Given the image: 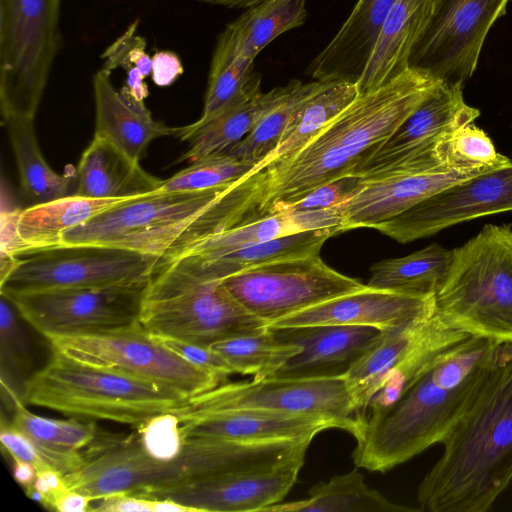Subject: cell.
<instances>
[{
	"label": "cell",
	"mask_w": 512,
	"mask_h": 512,
	"mask_svg": "<svg viewBox=\"0 0 512 512\" xmlns=\"http://www.w3.org/2000/svg\"><path fill=\"white\" fill-rule=\"evenodd\" d=\"M499 344L469 336L433 360L394 402L369 409L355 438L356 468L384 473L442 443L474 395Z\"/></svg>",
	"instance_id": "cell-3"
},
{
	"label": "cell",
	"mask_w": 512,
	"mask_h": 512,
	"mask_svg": "<svg viewBox=\"0 0 512 512\" xmlns=\"http://www.w3.org/2000/svg\"><path fill=\"white\" fill-rule=\"evenodd\" d=\"M19 313L12 302L1 295L0 301V346L1 366L25 375L31 367V351L28 338L18 320Z\"/></svg>",
	"instance_id": "cell-43"
},
{
	"label": "cell",
	"mask_w": 512,
	"mask_h": 512,
	"mask_svg": "<svg viewBox=\"0 0 512 512\" xmlns=\"http://www.w3.org/2000/svg\"><path fill=\"white\" fill-rule=\"evenodd\" d=\"M420 509L396 504L370 488L362 473L335 475L313 486L305 499L277 503L263 512H411Z\"/></svg>",
	"instance_id": "cell-33"
},
{
	"label": "cell",
	"mask_w": 512,
	"mask_h": 512,
	"mask_svg": "<svg viewBox=\"0 0 512 512\" xmlns=\"http://www.w3.org/2000/svg\"><path fill=\"white\" fill-rule=\"evenodd\" d=\"M395 0H358L340 29L311 60L307 74L318 81L356 83Z\"/></svg>",
	"instance_id": "cell-24"
},
{
	"label": "cell",
	"mask_w": 512,
	"mask_h": 512,
	"mask_svg": "<svg viewBox=\"0 0 512 512\" xmlns=\"http://www.w3.org/2000/svg\"><path fill=\"white\" fill-rule=\"evenodd\" d=\"M341 221L338 206L323 210L273 213L217 232L165 265L208 262L240 248L300 231L329 227L341 229Z\"/></svg>",
	"instance_id": "cell-27"
},
{
	"label": "cell",
	"mask_w": 512,
	"mask_h": 512,
	"mask_svg": "<svg viewBox=\"0 0 512 512\" xmlns=\"http://www.w3.org/2000/svg\"><path fill=\"white\" fill-rule=\"evenodd\" d=\"M435 296L375 289L340 295L277 320L267 327L359 325L389 330L430 317Z\"/></svg>",
	"instance_id": "cell-21"
},
{
	"label": "cell",
	"mask_w": 512,
	"mask_h": 512,
	"mask_svg": "<svg viewBox=\"0 0 512 512\" xmlns=\"http://www.w3.org/2000/svg\"><path fill=\"white\" fill-rule=\"evenodd\" d=\"M95 102L94 136L105 140L134 164L156 139L174 136L176 127L155 120L144 101L118 91L110 74L98 70L93 76Z\"/></svg>",
	"instance_id": "cell-23"
},
{
	"label": "cell",
	"mask_w": 512,
	"mask_h": 512,
	"mask_svg": "<svg viewBox=\"0 0 512 512\" xmlns=\"http://www.w3.org/2000/svg\"><path fill=\"white\" fill-rule=\"evenodd\" d=\"M60 0H0L2 119H35L60 46Z\"/></svg>",
	"instance_id": "cell-7"
},
{
	"label": "cell",
	"mask_w": 512,
	"mask_h": 512,
	"mask_svg": "<svg viewBox=\"0 0 512 512\" xmlns=\"http://www.w3.org/2000/svg\"><path fill=\"white\" fill-rule=\"evenodd\" d=\"M153 336L189 363L216 375L223 383L229 375L234 374L227 361L210 346L171 337Z\"/></svg>",
	"instance_id": "cell-47"
},
{
	"label": "cell",
	"mask_w": 512,
	"mask_h": 512,
	"mask_svg": "<svg viewBox=\"0 0 512 512\" xmlns=\"http://www.w3.org/2000/svg\"><path fill=\"white\" fill-rule=\"evenodd\" d=\"M25 494L27 495L28 498L39 502L41 505L47 508V499L45 495L39 490H37L33 485H30L25 488Z\"/></svg>",
	"instance_id": "cell-55"
},
{
	"label": "cell",
	"mask_w": 512,
	"mask_h": 512,
	"mask_svg": "<svg viewBox=\"0 0 512 512\" xmlns=\"http://www.w3.org/2000/svg\"><path fill=\"white\" fill-rule=\"evenodd\" d=\"M52 351L169 387L187 398L222 384L216 375L173 352L136 324L98 332L46 337Z\"/></svg>",
	"instance_id": "cell-9"
},
{
	"label": "cell",
	"mask_w": 512,
	"mask_h": 512,
	"mask_svg": "<svg viewBox=\"0 0 512 512\" xmlns=\"http://www.w3.org/2000/svg\"><path fill=\"white\" fill-rule=\"evenodd\" d=\"M320 84L318 80L308 83L291 80L273 88L269 106L250 132L226 153L255 167L276 148L292 117Z\"/></svg>",
	"instance_id": "cell-37"
},
{
	"label": "cell",
	"mask_w": 512,
	"mask_h": 512,
	"mask_svg": "<svg viewBox=\"0 0 512 512\" xmlns=\"http://www.w3.org/2000/svg\"><path fill=\"white\" fill-rule=\"evenodd\" d=\"M434 155L447 170L459 172H487L512 161L497 152L492 140L474 123L462 126L440 139Z\"/></svg>",
	"instance_id": "cell-39"
},
{
	"label": "cell",
	"mask_w": 512,
	"mask_h": 512,
	"mask_svg": "<svg viewBox=\"0 0 512 512\" xmlns=\"http://www.w3.org/2000/svg\"><path fill=\"white\" fill-rule=\"evenodd\" d=\"M452 250L431 244L407 256L371 266L367 286L400 293L435 296L447 276Z\"/></svg>",
	"instance_id": "cell-35"
},
{
	"label": "cell",
	"mask_w": 512,
	"mask_h": 512,
	"mask_svg": "<svg viewBox=\"0 0 512 512\" xmlns=\"http://www.w3.org/2000/svg\"><path fill=\"white\" fill-rule=\"evenodd\" d=\"M92 499L75 490H67L61 494L52 505L53 510L59 512H86L90 511Z\"/></svg>",
	"instance_id": "cell-52"
},
{
	"label": "cell",
	"mask_w": 512,
	"mask_h": 512,
	"mask_svg": "<svg viewBox=\"0 0 512 512\" xmlns=\"http://www.w3.org/2000/svg\"><path fill=\"white\" fill-rule=\"evenodd\" d=\"M441 83L409 67L359 92L300 150L230 185L234 225L282 212L319 186L350 176Z\"/></svg>",
	"instance_id": "cell-1"
},
{
	"label": "cell",
	"mask_w": 512,
	"mask_h": 512,
	"mask_svg": "<svg viewBox=\"0 0 512 512\" xmlns=\"http://www.w3.org/2000/svg\"><path fill=\"white\" fill-rule=\"evenodd\" d=\"M185 405L198 410L254 409L312 416L331 422L354 438L362 428L345 376L222 383L189 398Z\"/></svg>",
	"instance_id": "cell-11"
},
{
	"label": "cell",
	"mask_w": 512,
	"mask_h": 512,
	"mask_svg": "<svg viewBox=\"0 0 512 512\" xmlns=\"http://www.w3.org/2000/svg\"><path fill=\"white\" fill-rule=\"evenodd\" d=\"M138 430L140 444L152 457L169 460L181 452L184 439L179 420L174 413L156 416L140 426Z\"/></svg>",
	"instance_id": "cell-44"
},
{
	"label": "cell",
	"mask_w": 512,
	"mask_h": 512,
	"mask_svg": "<svg viewBox=\"0 0 512 512\" xmlns=\"http://www.w3.org/2000/svg\"><path fill=\"white\" fill-rule=\"evenodd\" d=\"M342 233L340 227L311 229L249 245L200 264H168L153 276L185 280H223L243 270L273 262L319 254L328 238Z\"/></svg>",
	"instance_id": "cell-26"
},
{
	"label": "cell",
	"mask_w": 512,
	"mask_h": 512,
	"mask_svg": "<svg viewBox=\"0 0 512 512\" xmlns=\"http://www.w3.org/2000/svg\"><path fill=\"white\" fill-rule=\"evenodd\" d=\"M138 20L133 22L102 54L101 70L111 74L117 68L128 71L137 67L144 77L151 74L152 57L146 52V41L136 34Z\"/></svg>",
	"instance_id": "cell-45"
},
{
	"label": "cell",
	"mask_w": 512,
	"mask_h": 512,
	"mask_svg": "<svg viewBox=\"0 0 512 512\" xmlns=\"http://www.w3.org/2000/svg\"><path fill=\"white\" fill-rule=\"evenodd\" d=\"M11 423L35 442L58 450H81L88 447L97 435L95 422L70 419H51L36 415L25 408L21 398L12 402Z\"/></svg>",
	"instance_id": "cell-40"
},
{
	"label": "cell",
	"mask_w": 512,
	"mask_h": 512,
	"mask_svg": "<svg viewBox=\"0 0 512 512\" xmlns=\"http://www.w3.org/2000/svg\"><path fill=\"white\" fill-rule=\"evenodd\" d=\"M227 186L185 192L153 191L128 198L65 231L61 246L102 245L127 249L136 239L201 212Z\"/></svg>",
	"instance_id": "cell-16"
},
{
	"label": "cell",
	"mask_w": 512,
	"mask_h": 512,
	"mask_svg": "<svg viewBox=\"0 0 512 512\" xmlns=\"http://www.w3.org/2000/svg\"><path fill=\"white\" fill-rule=\"evenodd\" d=\"M435 311L470 336L512 342V225H485L462 246L435 294Z\"/></svg>",
	"instance_id": "cell-6"
},
{
	"label": "cell",
	"mask_w": 512,
	"mask_h": 512,
	"mask_svg": "<svg viewBox=\"0 0 512 512\" xmlns=\"http://www.w3.org/2000/svg\"><path fill=\"white\" fill-rule=\"evenodd\" d=\"M16 161L20 189L31 205L69 195L72 179L46 162L39 148L34 119H2Z\"/></svg>",
	"instance_id": "cell-36"
},
{
	"label": "cell",
	"mask_w": 512,
	"mask_h": 512,
	"mask_svg": "<svg viewBox=\"0 0 512 512\" xmlns=\"http://www.w3.org/2000/svg\"><path fill=\"white\" fill-rule=\"evenodd\" d=\"M254 165L228 153L211 155L163 180L158 192L199 191L232 184L248 175Z\"/></svg>",
	"instance_id": "cell-41"
},
{
	"label": "cell",
	"mask_w": 512,
	"mask_h": 512,
	"mask_svg": "<svg viewBox=\"0 0 512 512\" xmlns=\"http://www.w3.org/2000/svg\"><path fill=\"white\" fill-rule=\"evenodd\" d=\"M144 79L145 77L137 67H131L127 71L126 84L120 91L136 100L144 101L148 96V87Z\"/></svg>",
	"instance_id": "cell-53"
},
{
	"label": "cell",
	"mask_w": 512,
	"mask_h": 512,
	"mask_svg": "<svg viewBox=\"0 0 512 512\" xmlns=\"http://www.w3.org/2000/svg\"><path fill=\"white\" fill-rule=\"evenodd\" d=\"M0 441L12 458L30 463L36 472L52 468L63 476L77 471L85 462L80 450H58L41 445L2 418Z\"/></svg>",
	"instance_id": "cell-42"
},
{
	"label": "cell",
	"mask_w": 512,
	"mask_h": 512,
	"mask_svg": "<svg viewBox=\"0 0 512 512\" xmlns=\"http://www.w3.org/2000/svg\"><path fill=\"white\" fill-rule=\"evenodd\" d=\"M162 179L121 155L105 140L93 136L76 170L73 194L99 199L130 198L156 191Z\"/></svg>",
	"instance_id": "cell-28"
},
{
	"label": "cell",
	"mask_w": 512,
	"mask_h": 512,
	"mask_svg": "<svg viewBox=\"0 0 512 512\" xmlns=\"http://www.w3.org/2000/svg\"><path fill=\"white\" fill-rule=\"evenodd\" d=\"M479 115L478 109L465 102L463 84L442 82L389 138L352 170L351 176L369 178L432 155L440 139L474 123Z\"/></svg>",
	"instance_id": "cell-18"
},
{
	"label": "cell",
	"mask_w": 512,
	"mask_h": 512,
	"mask_svg": "<svg viewBox=\"0 0 512 512\" xmlns=\"http://www.w3.org/2000/svg\"><path fill=\"white\" fill-rule=\"evenodd\" d=\"M158 262L156 256L112 246H60L18 257L0 280V294L148 282Z\"/></svg>",
	"instance_id": "cell-10"
},
{
	"label": "cell",
	"mask_w": 512,
	"mask_h": 512,
	"mask_svg": "<svg viewBox=\"0 0 512 512\" xmlns=\"http://www.w3.org/2000/svg\"><path fill=\"white\" fill-rule=\"evenodd\" d=\"M36 469L33 465L20 459L13 458L14 479L24 488L33 484L36 478Z\"/></svg>",
	"instance_id": "cell-54"
},
{
	"label": "cell",
	"mask_w": 512,
	"mask_h": 512,
	"mask_svg": "<svg viewBox=\"0 0 512 512\" xmlns=\"http://www.w3.org/2000/svg\"><path fill=\"white\" fill-rule=\"evenodd\" d=\"M139 323L152 335L211 346L219 341L266 330L227 291L222 280L152 277Z\"/></svg>",
	"instance_id": "cell-8"
},
{
	"label": "cell",
	"mask_w": 512,
	"mask_h": 512,
	"mask_svg": "<svg viewBox=\"0 0 512 512\" xmlns=\"http://www.w3.org/2000/svg\"><path fill=\"white\" fill-rule=\"evenodd\" d=\"M430 317L384 330L378 341L346 373L348 387L361 421L366 415L372 397L392 369L414 346Z\"/></svg>",
	"instance_id": "cell-32"
},
{
	"label": "cell",
	"mask_w": 512,
	"mask_h": 512,
	"mask_svg": "<svg viewBox=\"0 0 512 512\" xmlns=\"http://www.w3.org/2000/svg\"><path fill=\"white\" fill-rule=\"evenodd\" d=\"M509 0H440L415 45L409 67L447 84H464L475 72L485 38Z\"/></svg>",
	"instance_id": "cell-14"
},
{
	"label": "cell",
	"mask_w": 512,
	"mask_h": 512,
	"mask_svg": "<svg viewBox=\"0 0 512 512\" xmlns=\"http://www.w3.org/2000/svg\"><path fill=\"white\" fill-rule=\"evenodd\" d=\"M304 461L299 459L273 468L206 477L127 494L171 499L196 512H263L284 499L297 481Z\"/></svg>",
	"instance_id": "cell-19"
},
{
	"label": "cell",
	"mask_w": 512,
	"mask_h": 512,
	"mask_svg": "<svg viewBox=\"0 0 512 512\" xmlns=\"http://www.w3.org/2000/svg\"><path fill=\"white\" fill-rule=\"evenodd\" d=\"M482 173L485 172L449 171L432 158H421L361 178L356 192L338 205L341 230L373 228L430 196Z\"/></svg>",
	"instance_id": "cell-17"
},
{
	"label": "cell",
	"mask_w": 512,
	"mask_h": 512,
	"mask_svg": "<svg viewBox=\"0 0 512 512\" xmlns=\"http://www.w3.org/2000/svg\"><path fill=\"white\" fill-rule=\"evenodd\" d=\"M11 196L2 183L0 256L19 257L21 244L17 228L22 209L11 202Z\"/></svg>",
	"instance_id": "cell-48"
},
{
	"label": "cell",
	"mask_w": 512,
	"mask_h": 512,
	"mask_svg": "<svg viewBox=\"0 0 512 512\" xmlns=\"http://www.w3.org/2000/svg\"><path fill=\"white\" fill-rule=\"evenodd\" d=\"M280 341L301 347L268 377L326 378L345 376L353 364L382 336L384 330L359 325L268 327Z\"/></svg>",
	"instance_id": "cell-20"
},
{
	"label": "cell",
	"mask_w": 512,
	"mask_h": 512,
	"mask_svg": "<svg viewBox=\"0 0 512 512\" xmlns=\"http://www.w3.org/2000/svg\"><path fill=\"white\" fill-rule=\"evenodd\" d=\"M231 366L234 373L266 378L283 366L301 347L278 340L266 330L225 339L210 346Z\"/></svg>",
	"instance_id": "cell-38"
},
{
	"label": "cell",
	"mask_w": 512,
	"mask_h": 512,
	"mask_svg": "<svg viewBox=\"0 0 512 512\" xmlns=\"http://www.w3.org/2000/svg\"><path fill=\"white\" fill-rule=\"evenodd\" d=\"M21 399L25 405L139 428L156 416L177 411L189 398L169 387L53 351L50 361L27 379Z\"/></svg>",
	"instance_id": "cell-5"
},
{
	"label": "cell",
	"mask_w": 512,
	"mask_h": 512,
	"mask_svg": "<svg viewBox=\"0 0 512 512\" xmlns=\"http://www.w3.org/2000/svg\"><path fill=\"white\" fill-rule=\"evenodd\" d=\"M441 458L419 485L420 510L485 512L512 481V342L500 343Z\"/></svg>",
	"instance_id": "cell-2"
},
{
	"label": "cell",
	"mask_w": 512,
	"mask_h": 512,
	"mask_svg": "<svg viewBox=\"0 0 512 512\" xmlns=\"http://www.w3.org/2000/svg\"><path fill=\"white\" fill-rule=\"evenodd\" d=\"M272 98L273 89L261 92V75L255 72L239 97L186 139L189 148L177 162L228 152L250 132Z\"/></svg>",
	"instance_id": "cell-30"
},
{
	"label": "cell",
	"mask_w": 512,
	"mask_h": 512,
	"mask_svg": "<svg viewBox=\"0 0 512 512\" xmlns=\"http://www.w3.org/2000/svg\"><path fill=\"white\" fill-rule=\"evenodd\" d=\"M222 283L243 308L267 326L366 286L328 266L319 254L249 268Z\"/></svg>",
	"instance_id": "cell-12"
},
{
	"label": "cell",
	"mask_w": 512,
	"mask_h": 512,
	"mask_svg": "<svg viewBox=\"0 0 512 512\" xmlns=\"http://www.w3.org/2000/svg\"><path fill=\"white\" fill-rule=\"evenodd\" d=\"M94 512H155L156 500L127 493H116L95 500Z\"/></svg>",
	"instance_id": "cell-49"
},
{
	"label": "cell",
	"mask_w": 512,
	"mask_h": 512,
	"mask_svg": "<svg viewBox=\"0 0 512 512\" xmlns=\"http://www.w3.org/2000/svg\"><path fill=\"white\" fill-rule=\"evenodd\" d=\"M509 211L512 163L454 184L372 229L408 243L462 222Z\"/></svg>",
	"instance_id": "cell-15"
},
{
	"label": "cell",
	"mask_w": 512,
	"mask_h": 512,
	"mask_svg": "<svg viewBox=\"0 0 512 512\" xmlns=\"http://www.w3.org/2000/svg\"><path fill=\"white\" fill-rule=\"evenodd\" d=\"M149 282L1 295L12 302L21 319L46 338L138 323Z\"/></svg>",
	"instance_id": "cell-13"
},
{
	"label": "cell",
	"mask_w": 512,
	"mask_h": 512,
	"mask_svg": "<svg viewBox=\"0 0 512 512\" xmlns=\"http://www.w3.org/2000/svg\"><path fill=\"white\" fill-rule=\"evenodd\" d=\"M440 0H395L365 68L359 92L375 89L409 68L411 53L430 23Z\"/></svg>",
	"instance_id": "cell-25"
},
{
	"label": "cell",
	"mask_w": 512,
	"mask_h": 512,
	"mask_svg": "<svg viewBox=\"0 0 512 512\" xmlns=\"http://www.w3.org/2000/svg\"><path fill=\"white\" fill-rule=\"evenodd\" d=\"M360 181L361 178L351 175L331 181L312 190L283 211H313L338 206L356 192Z\"/></svg>",
	"instance_id": "cell-46"
},
{
	"label": "cell",
	"mask_w": 512,
	"mask_h": 512,
	"mask_svg": "<svg viewBox=\"0 0 512 512\" xmlns=\"http://www.w3.org/2000/svg\"><path fill=\"white\" fill-rule=\"evenodd\" d=\"M311 440L238 442L186 438L181 452L169 460L152 457L138 438L95 437L85 463L64 476L68 490L92 502L116 493H135L229 473L263 470L305 459Z\"/></svg>",
	"instance_id": "cell-4"
},
{
	"label": "cell",
	"mask_w": 512,
	"mask_h": 512,
	"mask_svg": "<svg viewBox=\"0 0 512 512\" xmlns=\"http://www.w3.org/2000/svg\"><path fill=\"white\" fill-rule=\"evenodd\" d=\"M126 199H99L69 194L22 209L17 228L21 244L19 257L60 247L61 236L65 231Z\"/></svg>",
	"instance_id": "cell-29"
},
{
	"label": "cell",
	"mask_w": 512,
	"mask_h": 512,
	"mask_svg": "<svg viewBox=\"0 0 512 512\" xmlns=\"http://www.w3.org/2000/svg\"><path fill=\"white\" fill-rule=\"evenodd\" d=\"M182 73V63L174 52L158 51L152 56L151 76L156 85H171Z\"/></svg>",
	"instance_id": "cell-50"
},
{
	"label": "cell",
	"mask_w": 512,
	"mask_h": 512,
	"mask_svg": "<svg viewBox=\"0 0 512 512\" xmlns=\"http://www.w3.org/2000/svg\"><path fill=\"white\" fill-rule=\"evenodd\" d=\"M186 404V403H185ZM184 404L173 412L183 439L212 438L238 442L312 440L334 428L325 419L254 409H191Z\"/></svg>",
	"instance_id": "cell-22"
},
{
	"label": "cell",
	"mask_w": 512,
	"mask_h": 512,
	"mask_svg": "<svg viewBox=\"0 0 512 512\" xmlns=\"http://www.w3.org/2000/svg\"><path fill=\"white\" fill-rule=\"evenodd\" d=\"M356 83L321 81L319 88L301 105L276 148L250 173L260 171L300 150L358 95Z\"/></svg>",
	"instance_id": "cell-34"
},
{
	"label": "cell",
	"mask_w": 512,
	"mask_h": 512,
	"mask_svg": "<svg viewBox=\"0 0 512 512\" xmlns=\"http://www.w3.org/2000/svg\"><path fill=\"white\" fill-rule=\"evenodd\" d=\"M32 485L45 495L49 509L56 498L68 490L64 476L52 468L38 471Z\"/></svg>",
	"instance_id": "cell-51"
},
{
	"label": "cell",
	"mask_w": 512,
	"mask_h": 512,
	"mask_svg": "<svg viewBox=\"0 0 512 512\" xmlns=\"http://www.w3.org/2000/svg\"><path fill=\"white\" fill-rule=\"evenodd\" d=\"M307 17L306 0H266L246 8L219 34L235 55L255 60L281 34L301 26Z\"/></svg>",
	"instance_id": "cell-31"
}]
</instances>
